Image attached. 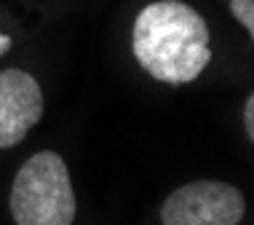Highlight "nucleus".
Instances as JSON below:
<instances>
[{
    "mask_svg": "<svg viewBox=\"0 0 254 225\" xmlns=\"http://www.w3.org/2000/svg\"><path fill=\"white\" fill-rule=\"evenodd\" d=\"M131 49L142 70L161 83H190L211 62L209 24L182 0H155L134 22Z\"/></svg>",
    "mask_w": 254,
    "mask_h": 225,
    "instance_id": "nucleus-1",
    "label": "nucleus"
},
{
    "mask_svg": "<svg viewBox=\"0 0 254 225\" xmlns=\"http://www.w3.org/2000/svg\"><path fill=\"white\" fill-rule=\"evenodd\" d=\"M8 207L16 225H72L78 204L64 158L54 150L30 155L13 177Z\"/></svg>",
    "mask_w": 254,
    "mask_h": 225,
    "instance_id": "nucleus-2",
    "label": "nucleus"
},
{
    "mask_svg": "<svg viewBox=\"0 0 254 225\" xmlns=\"http://www.w3.org/2000/svg\"><path fill=\"white\" fill-rule=\"evenodd\" d=\"M244 215V193L219 180L188 182L171 190L161 207L163 225H238Z\"/></svg>",
    "mask_w": 254,
    "mask_h": 225,
    "instance_id": "nucleus-3",
    "label": "nucleus"
},
{
    "mask_svg": "<svg viewBox=\"0 0 254 225\" xmlns=\"http://www.w3.org/2000/svg\"><path fill=\"white\" fill-rule=\"evenodd\" d=\"M46 110L40 83L24 70L0 73V150L19 145L32 132Z\"/></svg>",
    "mask_w": 254,
    "mask_h": 225,
    "instance_id": "nucleus-4",
    "label": "nucleus"
},
{
    "mask_svg": "<svg viewBox=\"0 0 254 225\" xmlns=\"http://www.w3.org/2000/svg\"><path fill=\"white\" fill-rule=\"evenodd\" d=\"M230 13L246 32H254V0H230Z\"/></svg>",
    "mask_w": 254,
    "mask_h": 225,
    "instance_id": "nucleus-5",
    "label": "nucleus"
},
{
    "mask_svg": "<svg viewBox=\"0 0 254 225\" xmlns=\"http://www.w3.org/2000/svg\"><path fill=\"white\" fill-rule=\"evenodd\" d=\"M244 126H246V137L254 140V94H249L244 102Z\"/></svg>",
    "mask_w": 254,
    "mask_h": 225,
    "instance_id": "nucleus-6",
    "label": "nucleus"
},
{
    "mask_svg": "<svg viewBox=\"0 0 254 225\" xmlns=\"http://www.w3.org/2000/svg\"><path fill=\"white\" fill-rule=\"evenodd\" d=\"M13 46V40H11V35H5V32H0V57H3L5 51H8Z\"/></svg>",
    "mask_w": 254,
    "mask_h": 225,
    "instance_id": "nucleus-7",
    "label": "nucleus"
}]
</instances>
